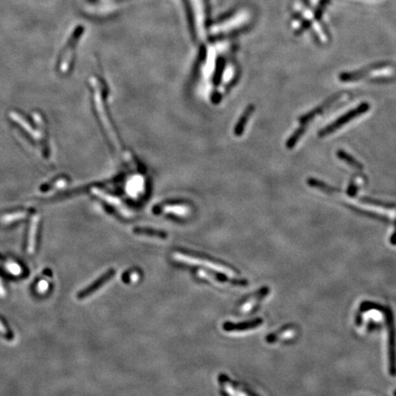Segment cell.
Listing matches in <instances>:
<instances>
[{
    "mask_svg": "<svg viewBox=\"0 0 396 396\" xmlns=\"http://www.w3.org/2000/svg\"><path fill=\"white\" fill-rule=\"evenodd\" d=\"M393 318L394 315L391 308L366 301L359 306L355 317V325L362 332L371 333L386 328Z\"/></svg>",
    "mask_w": 396,
    "mask_h": 396,
    "instance_id": "cell-1",
    "label": "cell"
},
{
    "mask_svg": "<svg viewBox=\"0 0 396 396\" xmlns=\"http://www.w3.org/2000/svg\"><path fill=\"white\" fill-rule=\"evenodd\" d=\"M173 258L177 259V260H179V261H181V262L193 264V265H200V266H204L205 268L214 270L216 273L226 274V275L232 277V278H238L237 277L238 274L235 272L234 270H232L230 267L225 266V265L211 261L209 259H202V258L196 257V256L186 254V253H182V252H176V253H174Z\"/></svg>",
    "mask_w": 396,
    "mask_h": 396,
    "instance_id": "cell-2",
    "label": "cell"
},
{
    "mask_svg": "<svg viewBox=\"0 0 396 396\" xmlns=\"http://www.w3.org/2000/svg\"><path fill=\"white\" fill-rule=\"evenodd\" d=\"M370 109V105L368 103H362V105L358 106L357 108L352 109L350 111L346 113L345 115H343L341 117H339L338 119H337L336 121L331 123L328 127H324L323 129H321L319 131V136L320 137H324V136H327L330 133H333L335 130H337V128L342 127L344 124L349 122L350 120H352L353 118L358 117V116H361L362 114L367 112L368 110Z\"/></svg>",
    "mask_w": 396,
    "mask_h": 396,
    "instance_id": "cell-3",
    "label": "cell"
},
{
    "mask_svg": "<svg viewBox=\"0 0 396 396\" xmlns=\"http://www.w3.org/2000/svg\"><path fill=\"white\" fill-rule=\"evenodd\" d=\"M82 33V28L75 29L72 36L70 37L65 48L62 51L58 60V68L61 72H67L73 63V51L78 41L80 35Z\"/></svg>",
    "mask_w": 396,
    "mask_h": 396,
    "instance_id": "cell-4",
    "label": "cell"
},
{
    "mask_svg": "<svg viewBox=\"0 0 396 396\" xmlns=\"http://www.w3.org/2000/svg\"><path fill=\"white\" fill-rule=\"evenodd\" d=\"M298 335L299 328L293 324H290L269 334L266 337V342L272 345L290 343L297 338Z\"/></svg>",
    "mask_w": 396,
    "mask_h": 396,
    "instance_id": "cell-5",
    "label": "cell"
},
{
    "mask_svg": "<svg viewBox=\"0 0 396 396\" xmlns=\"http://www.w3.org/2000/svg\"><path fill=\"white\" fill-rule=\"evenodd\" d=\"M115 275H116V271L115 270H108L105 274H102L99 278L97 279L95 282H93L92 284L88 285L86 288L80 291L78 294H77V298L79 300H83V299L87 298L89 296H91L96 292H98V290L102 288L105 284H108L109 281H111Z\"/></svg>",
    "mask_w": 396,
    "mask_h": 396,
    "instance_id": "cell-6",
    "label": "cell"
},
{
    "mask_svg": "<svg viewBox=\"0 0 396 396\" xmlns=\"http://www.w3.org/2000/svg\"><path fill=\"white\" fill-rule=\"evenodd\" d=\"M270 288L267 286H264L259 289L258 292L249 296V298L245 300L244 303L240 305V311L242 313H251L259 307V304L263 302V300L269 295Z\"/></svg>",
    "mask_w": 396,
    "mask_h": 396,
    "instance_id": "cell-7",
    "label": "cell"
},
{
    "mask_svg": "<svg viewBox=\"0 0 396 396\" xmlns=\"http://www.w3.org/2000/svg\"><path fill=\"white\" fill-rule=\"evenodd\" d=\"M263 320L261 318H254L245 322L231 323L226 322L223 325V329L227 332H244L261 327Z\"/></svg>",
    "mask_w": 396,
    "mask_h": 396,
    "instance_id": "cell-8",
    "label": "cell"
},
{
    "mask_svg": "<svg viewBox=\"0 0 396 396\" xmlns=\"http://www.w3.org/2000/svg\"><path fill=\"white\" fill-rule=\"evenodd\" d=\"M198 275L200 276L201 278L208 279V280H213L215 281L217 283H221V284H230L232 285H236V286H246L247 284H249L247 280L241 278H232L230 277L228 275L223 274H216V273H208V272H205V271H201L198 273Z\"/></svg>",
    "mask_w": 396,
    "mask_h": 396,
    "instance_id": "cell-9",
    "label": "cell"
},
{
    "mask_svg": "<svg viewBox=\"0 0 396 396\" xmlns=\"http://www.w3.org/2000/svg\"><path fill=\"white\" fill-rule=\"evenodd\" d=\"M219 382L229 396H255L245 387L231 381L225 375L219 376Z\"/></svg>",
    "mask_w": 396,
    "mask_h": 396,
    "instance_id": "cell-10",
    "label": "cell"
},
{
    "mask_svg": "<svg viewBox=\"0 0 396 396\" xmlns=\"http://www.w3.org/2000/svg\"><path fill=\"white\" fill-rule=\"evenodd\" d=\"M31 209H18L7 212L0 216V223L3 225H11L18 221L25 219L29 215Z\"/></svg>",
    "mask_w": 396,
    "mask_h": 396,
    "instance_id": "cell-11",
    "label": "cell"
},
{
    "mask_svg": "<svg viewBox=\"0 0 396 396\" xmlns=\"http://www.w3.org/2000/svg\"><path fill=\"white\" fill-rule=\"evenodd\" d=\"M10 117L13 122L18 124V126H20L24 130L25 133L29 134L30 137L35 139L36 136H37V138H38V135L35 131L34 128L31 126V124L29 123L28 119L23 115H21L20 113L17 112V111H11L10 113Z\"/></svg>",
    "mask_w": 396,
    "mask_h": 396,
    "instance_id": "cell-12",
    "label": "cell"
},
{
    "mask_svg": "<svg viewBox=\"0 0 396 396\" xmlns=\"http://www.w3.org/2000/svg\"><path fill=\"white\" fill-rule=\"evenodd\" d=\"M39 215H33L30 220L29 230V239H28V247L27 250L29 254H33L36 248V238L39 229Z\"/></svg>",
    "mask_w": 396,
    "mask_h": 396,
    "instance_id": "cell-13",
    "label": "cell"
},
{
    "mask_svg": "<svg viewBox=\"0 0 396 396\" xmlns=\"http://www.w3.org/2000/svg\"><path fill=\"white\" fill-rule=\"evenodd\" d=\"M337 99V98H331V99H330L328 102L326 103V104H324V105L321 106V107H319V108H317V109H314L313 111H311V112L307 113V114L303 115V116H302V117H300V118H299V122H300V124H302V126H305V125H306L308 122H310L312 119H314L315 117H317L318 114L322 113L323 111H324V109H325V108H327L328 107H329V106L331 105V103L334 102V101H336Z\"/></svg>",
    "mask_w": 396,
    "mask_h": 396,
    "instance_id": "cell-14",
    "label": "cell"
},
{
    "mask_svg": "<svg viewBox=\"0 0 396 396\" xmlns=\"http://www.w3.org/2000/svg\"><path fill=\"white\" fill-rule=\"evenodd\" d=\"M253 111H254V108H253V106H249V108H247V109L245 110L243 116L241 117V118L240 119V121L238 122L237 127H236V128H235V133H236V135L240 136V135H241V134L243 133V129H244L245 126H246L247 120H248V118L250 117V115L252 114Z\"/></svg>",
    "mask_w": 396,
    "mask_h": 396,
    "instance_id": "cell-15",
    "label": "cell"
},
{
    "mask_svg": "<svg viewBox=\"0 0 396 396\" xmlns=\"http://www.w3.org/2000/svg\"><path fill=\"white\" fill-rule=\"evenodd\" d=\"M337 155L339 159H341L343 161H346L347 164H349L350 166L354 167V168H357L359 170H362V164H361L359 161H356L353 157L348 155L347 152H343V151H339V152H337Z\"/></svg>",
    "mask_w": 396,
    "mask_h": 396,
    "instance_id": "cell-16",
    "label": "cell"
},
{
    "mask_svg": "<svg viewBox=\"0 0 396 396\" xmlns=\"http://www.w3.org/2000/svg\"><path fill=\"white\" fill-rule=\"evenodd\" d=\"M136 234L146 235V236H152V237H157L160 239H165L167 236L165 233L161 231H156V230H142V229H138L134 230Z\"/></svg>",
    "mask_w": 396,
    "mask_h": 396,
    "instance_id": "cell-17",
    "label": "cell"
},
{
    "mask_svg": "<svg viewBox=\"0 0 396 396\" xmlns=\"http://www.w3.org/2000/svg\"><path fill=\"white\" fill-rule=\"evenodd\" d=\"M8 268L10 270L11 273H13L15 274H20V266L18 264L16 263H10L8 265Z\"/></svg>",
    "mask_w": 396,
    "mask_h": 396,
    "instance_id": "cell-18",
    "label": "cell"
},
{
    "mask_svg": "<svg viewBox=\"0 0 396 396\" xmlns=\"http://www.w3.org/2000/svg\"><path fill=\"white\" fill-rule=\"evenodd\" d=\"M47 288H48V284H47V282H45V281L39 282V285H38V290H39L40 293L45 292V291L47 290Z\"/></svg>",
    "mask_w": 396,
    "mask_h": 396,
    "instance_id": "cell-19",
    "label": "cell"
},
{
    "mask_svg": "<svg viewBox=\"0 0 396 396\" xmlns=\"http://www.w3.org/2000/svg\"><path fill=\"white\" fill-rule=\"evenodd\" d=\"M0 334L5 335V336H8V337H10V333L7 330V328L4 327V325L2 324L1 321H0Z\"/></svg>",
    "mask_w": 396,
    "mask_h": 396,
    "instance_id": "cell-20",
    "label": "cell"
},
{
    "mask_svg": "<svg viewBox=\"0 0 396 396\" xmlns=\"http://www.w3.org/2000/svg\"><path fill=\"white\" fill-rule=\"evenodd\" d=\"M4 295H5V290H4V287L2 286V284H1V282H0V296L3 297Z\"/></svg>",
    "mask_w": 396,
    "mask_h": 396,
    "instance_id": "cell-21",
    "label": "cell"
},
{
    "mask_svg": "<svg viewBox=\"0 0 396 396\" xmlns=\"http://www.w3.org/2000/svg\"><path fill=\"white\" fill-rule=\"evenodd\" d=\"M394 396H396V391H394Z\"/></svg>",
    "mask_w": 396,
    "mask_h": 396,
    "instance_id": "cell-22",
    "label": "cell"
}]
</instances>
